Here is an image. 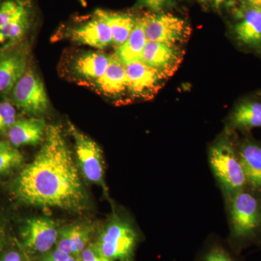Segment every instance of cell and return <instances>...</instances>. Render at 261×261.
I'll return each mask as SVG.
<instances>
[{
  "instance_id": "28",
  "label": "cell",
  "mask_w": 261,
  "mask_h": 261,
  "mask_svg": "<svg viewBox=\"0 0 261 261\" xmlns=\"http://www.w3.org/2000/svg\"><path fill=\"white\" fill-rule=\"evenodd\" d=\"M171 2L172 0H139L138 4L153 11H159L170 5Z\"/></svg>"
},
{
  "instance_id": "7",
  "label": "cell",
  "mask_w": 261,
  "mask_h": 261,
  "mask_svg": "<svg viewBox=\"0 0 261 261\" xmlns=\"http://www.w3.org/2000/svg\"><path fill=\"white\" fill-rule=\"evenodd\" d=\"M60 230L56 221L49 218L27 219L21 230L24 248L34 255H45L56 246Z\"/></svg>"
},
{
  "instance_id": "25",
  "label": "cell",
  "mask_w": 261,
  "mask_h": 261,
  "mask_svg": "<svg viewBox=\"0 0 261 261\" xmlns=\"http://www.w3.org/2000/svg\"><path fill=\"white\" fill-rule=\"evenodd\" d=\"M18 120V114L13 103L8 99L0 100V137L6 135Z\"/></svg>"
},
{
  "instance_id": "13",
  "label": "cell",
  "mask_w": 261,
  "mask_h": 261,
  "mask_svg": "<svg viewBox=\"0 0 261 261\" xmlns=\"http://www.w3.org/2000/svg\"><path fill=\"white\" fill-rule=\"evenodd\" d=\"M72 41L97 49H104L113 44L112 34L107 23L94 15V18L70 32Z\"/></svg>"
},
{
  "instance_id": "16",
  "label": "cell",
  "mask_w": 261,
  "mask_h": 261,
  "mask_svg": "<svg viewBox=\"0 0 261 261\" xmlns=\"http://www.w3.org/2000/svg\"><path fill=\"white\" fill-rule=\"evenodd\" d=\"M98 89L105 95L116 97L124 92L128 87L126 65L116 54L111 55L106 73L95 81Z\"/></svg>"
},
{
  "instance_id": "5",
  "label": "cell",
  "mask_w": 261,
  "mask_h": 261,
  "mask_svg": "<svg viewBox=\"0 0 261 261\" xmlns=\"http://www.w3.org/2000/svg\"><path fill=\"white\" fill-rule=\"evenodd\" d=\"M68 132L74 140L75 163L80 172L87 181L106 190L105 162L102 149L97 142L79 130L70 121Z\"/></svg>"
},
{
  "instance_id": "2",
  "label": "cell",
  "mask_w": 261,
  "mask_h": 261,
  "mask_svg": "<svg viewBox=\"0 0 261 261\" xmlns=\"http://www.w3.org/2000/svg\"><path fill=\"white\" fill-rule=\"evenodd\" d=\"M230 247L240 253L261 243V194L248 188L228 200Z\"/></svg>"
},
{
  "instance_id": "24",
  "label": "cell",
  "mask_w": 261,
  "mask_h": 261,
  "mask_svg": "<svg viewBox=\"0 0 261 261\" xmlns=\"http://www.w3.org/2000/svg\"><path fill=\"white\" fill-rule=\"evenodd\" d=\"M240 253L223 244L212 243L201 253L198 261H243Z\"/></svg>"
},
{
  "instance_id": "6",
  "label": "cell",
  "mask_w": 261,
  "mask_h": 261,
  "mask_svg": "<svg viewBox=\"0 0 261 261\" xmlns=\"http://www.w3.org/2000/svg\"><path fill=\"white\" fill-rule=\"evenodd\" d=\"M11 93L15 107L30 116L41 117L49 109V98L44 83L34 70L27 69Z\"/></svg>"
},
{
  "instance_id": "4",
  "label": "cell",
  "mask_w": 261,
  "mask_h": 261,
  "mask_svg": "<svg viewBox=\"0 0 261 261\" xmlns=\"http://www.w3.org/2000/svg\"><path fill=\"white\" fill-rule=\"evenodd\" d=\"M140 235L126 220L113 218L106 225L94 244L104 256L113 261H134Z\"/></svg>"
},
{
  "instance_id": "18",
  "label": "cell",
  "mask_w": 261,
  "mask_h": 261,
  "mask_svg": "<svg viewBox=\"0 0 261 261\" xmlns=\"http://www.w3.org/2000/svg\"><path fill=\"white\" fill-rule=\"evenodd\" d=\"M111 56L98 51L82 53L73 62V70L81 78L95 82L106 73Z\"/></svg>"
},
{
  "instance_id": "20",
  "label": "cell",
  "mask_w": 261,
  "mask_h": 261,
  "mask_svg": "<svg viewBox=\"0 0 261 261\" xmlns=\"http://www.w3.org/2000/svg\"><path fill=\"white\" fill-rule=\"evenodd\" d=\"M240 42L252 47H261V8H252L234 28Z\"/></svg>"
},
{
  "instance_id": "22",
  "label": "cell",
  "mask_w": 261,
  "mask_h": 261,
  "mask_svg": "<svg viewBox=\"0 0 261 261\" xmlns=\"http://www.w3.org/2000/svg\"><path fill=\"white\" fill-rule=\"evenodd\" d=\"M32 16L31 0H0V30Z\"/></svg>"
},
{
  "instance_id": "1",
  "label": "cell",
  "mask_w": 261,
  "mask_h": 261,
  "mask_svg": "<svg viewBox=\"0 0 261 261\" xmlns=\"http://www.w3.org/2000/svg\"><path fill=\"white\" fill-rule=\"evenodd\" d=\"M13 192L25 205L81 212L87 195L80 170L59 125H49L42 147L20 171Z\"/></svg>"
},
{
  "instance_id": "32",
  "label": "cell",
  "mask_w": 261,
  "mask_h": 261,
  "mask_svg": "<svg viewBox=\"0 0 261 261\" xmlns=\"http://www.w3.org/2000/svg\"><path fill=\"white\" fill-rule=\"evenodd\" d=\"M3 227H2L1 224H0V245H1L2 242H3Z\"/></svg>"
},
{
  "instance_id": "17",
  "label": "cell",
  "mask_w": 261,
  "mask_h": 261,
  "mask_svg": "<svg viewBox=\"0 0 261 261\" xmlns=\"http://www.w3.org/2000/svg\"><path fill=\"white\" fill-rule=\"evenodd\" d=\"M148 16L149 14H145L136 18L135 27L126 42L121 47L116 48L115 54L125 65L141 61L147 42L146 25Z\"/></svg>"
},
{
  "instance_id": "12",
  "label": "cell",
  "mask_w": 261,
  "mask_h": 261,
  "mask_svg": "<svg viewBox=\"0 0 261 261\" xmlns=\"http://www.w3.org/2000/svg\"><path fill=\"white\" fill-rule=\"evenodd\" d=\"M47 126L42 117L18 119L6 134L8 141L14 147L36 146L42 144Z\"/></svg>"
},
{
  "instance_id": "31",
  "label": "cell",
  "mask_w": 261,
  "mask_h": 261,
  "mask_svg": "<svg viewBox=\"0 0 261 261\" xmlns=\"http://www.w3.org/2000/svg\"><path fill=\"white\" fill-rule=\"evenodd\" d=\"M213 3H214V5L216 6H220L222 4H225V3H230V2H232L233 0H212Z\"/></svg>"
},
{
  "instance_id": "21",
  "label": "cell",
  "mask_w": 261,
  "mask_h": 261,
  "mask_svg": "<svg viewBox=\"0 0 261 261\" xmlns=\"http://www.w3.org/2000/svg\"><path fill=\"white\" fill-rule=\"evenodd\" d=\"M233 127L242 130H250L261 127V103L245 102L235 108L231 117Z\"/></svg>"
},
{
  "instance_id": "15",
  "label": "cell",
  "mask_w": 261,
  "mask_h": 261,
  "mask_svg": "<svg viewBox=\"0 0 261 261\" xmlns=\"http://www.w3.org/2000/svg\"><path fill=\"white\" fill-rule=\"evenodd\" d=\"M92 226L87 224H74L60 230L56 248L80 260L82 252L89 245Z\"/></svg>"
},
{
  "instance_id": "14",
  "label": "cell",
  "mask_w": 261,
  "mask_h": 261,
  "mask_svg": "<svg viewBox=\"0 0 261 261\" xmlns=\"http://www.w3.org/2000/svg\"><path fill=\"white\" fill-rule=\"evenodd\" d=\"M243 166L247 188L261 194V143L250 139L237 147Z\"/></svg>"
},
{
  "instance_id": "30",
  "label": "cell",
  "mask_w": 261,
  "mask_h": 261,
  "mask_svg": "<svg viewBox=\"0 0 261 261\" xmlns=\"http://www.w3.org/2000/svg\"><path fill=\"white\" fill-rule=\"evenodd\" d=\"M252 8H261V0H247Z\"/></svg>"
},
{
  "instance_id": "3",
  "label": "cell",
  "mask_w": 261,
  "mask_h": 261,
  "mask_svg": "<svg viewBox=\"0 0 261 261\" xmlns=\"http://www.w3.org/2000/svg\"><path fill=\"white\" fill-rule=\"evenodd\" d=\"M209 161L227 200L247 188L246 178L238 149L228 139L218 141L211 147Z\"/></svg>"
},
{
  "instance_id": "23",
  "label": "cell",
  "mask_w": 261,
  "mask_h": 261,
  "mask_svg": "<svg viewBox=\"0 0 261 261\" xmlns=\"http://www.w3.org/2000/svg\"><path fill=\"white\" fill-rule=\"evenodd\" d=\"M23 154L9 141H0V175L6 174L21 166Z\"/></svg>"
},
{
  "instance_id": "26",
  "label": "cell",
  "mask_w": 261,
  "mask_h": 261,
  "mask_svg": "<svg viewBox=\"0 0 261 261\" xmlns=\"http://www.w3.org/2000/svg\"><path fill=\"white\" fill-rule=\"evenodd\" d=\"M80 261H113L104 256L94 244H89L80 256Z\"/></svg>"
},
{
  "instance_id": "11",
  "label": "cell",
  "mask_w": 261,
  "mask_h": 261,
  "mask_svg": "<svg viewBox=\"0 0 261 261\" xmlns=\"http://www.w3.org/2000/svg\"><path fill=\"white\" fill-rule=\"evenodd\" d=\"M183 57L184 51L179 45L147 41L141 61L168 78L178 69Z\"/></svg>"
},
{
  "instance_id": "27",
  "label": "cell",
  "mask_w": 261,
  "mask_h": 261,
  "mask_svg": "<svg viewBox=\"0 0 261 261\" xmlns=\"http://www.w3.org/2000/svg\"><path fill=\"white\" fill-rule=\"evenodd\" d=\"M39 261H80L76 257L68 255L56 248L42 255Z\"/></svg>"
},
{
  "instance_id": "19",
  "label": "cell",
  "mask_w": 261,
  "mask_h": 261,
  "mask_svg": "<svg viewBox=\"0 0 261 261\" xmlns=\"http://www.w3.org/2000/svg\"><path fill=\"white\" fill-rule=\"evenodd\" d=\"M94 15L107 23L112 34L113 44L116 48L121 47L126 42L135 25L136 18L126 13L98 9L94 12Z\"/></svg>"
},
{
  "instance_id": "8",
  "label": "cell",
  "mask_w": 261,
  "mask_h": 261,
  "mask_svg": "<svg viewBox=\"0 0 261 261\" xmlns=\"http://www.w3.org/2000/svg\"><path fill=\"white\" fill-rule=\"evenodd\" d=\"M190 29L186 21L170 13L149 14L146 36L147 41L179 45L186 42Z\"/></svg>"
},
{
  "instance_id": "10",
  "label": "cell",
  "mask_w": 261,
  "mask_h": 261,
  "mask_svg": "<svg viewBox=\"0 0 261 261\" xmlns=\"http://www.w3.org/2000/svg\"><path fill=\"white\" fill-rule=\"evenodd\" d=\"M29 49L16 44L0 51V94L10 93L27 70Z\"/></svg>"
},
{
  "instance_id": "29",
  "label": "cell",
  "mask_w": 261,
  "mask_h": 261,
  "mask_svg": "<svg viewBox=\"0 0 261 261\" xmlns=\"http://www.w3.org/2000/svg\"><path fill=\"white\" fill-rule=\"evenodd\" d=\"M0 261H28L25 254L21 250L12 249L0 256Z\"/></svg>"
},
{
  "instance_id": "9",
  "label": "cell",
  "mask_w": 261,
  "mask_h": 261,
  "mask_svg": "<svg viewBox=\"0 0 261 261\" xmlns=\"http://www.w3.org/2000/svg\"><path fill=\"white\" fill-rule=\"evenodd\" d=\"M128 89L134 97L151 99L162 88L166 77L162 73L138 61L126 65Z\"/></svg>"
}]
</instances>
